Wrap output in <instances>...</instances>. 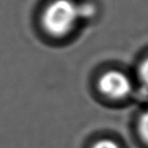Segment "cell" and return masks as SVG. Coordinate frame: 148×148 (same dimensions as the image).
I'll list each match as a JSON object with an SVG mask.
<instances>
[{
  "label": "cell",
  "mask_w": 148,
  "mask_h": 148,
  "mask_svg": "<svg viewBox=\"0 0 148 148\" xmlns=\"http://www.w3.org/2000/svg\"><path fill=\"white\" fill-rule=\"evenodd\" d=\"M79 3V12H80L81 23L85 21H89L90 18L95 16L97 14V6L95 3L89 2V1H83Z\"/></svg>",
  "instance_id": "3957f363"
},
{
  "label": "cell",
  "mask_w": 148,
  "mask_h": 148,
  "mask_svg": "<svg viewBox=\"0 0 148 148\" xmlns=\"http://www.w3.org/2000/svg\"><path fill=\"white\" fill-rule=\"evenodd\" d=\"M139 76L144 84L148 86V57H146L140 64Z\"/></svg>",
  "instance_id": "8992f818"
},
{
  "label": "cell",
  "mask_w": 148,
  "mask_h": 148,
  "mask_svg": "<svg viewBox=\"0 0 148 148\" xmlns=\"http://www.w3.org/2000/svg\"><path fill=\"white\" fill-rule=\"evenodd\" d=\"M138 133L141 139L148 144V111L144 112L138 121Z\"/></svg>",
  "instance_id": "277c9868"
},
{
  "label": "cell",
  "mask_w": 148,
  "mask_h": 148,
  "mask_svg": "<svg viewBox=\"0 0 148 148\" xmlns=\"http://www.w3.org/2000/svg\"><path fill=\"white\" fill-rule=\"evenodd\" d=\"M80 23L79 3L75 0H49L40 13L42 31L52 40L67 39Z\"/></svg>",
  "instance_id": "6da1fadb"
},
{
  "label": "cell",
  "mask_w": 148,
  "mask_h": 148,
  "mask_svg": "<svg viewBox=\"0 0 148 148\" xmlns=\"http://www.w3.org/2000/svg\"><path fill=\"white\" fill-rule=\"evenodd\" d=\"M97 87L103 97L111 101L125 99L132 92V81L127 74L120 70L110 69L97 78Z\"/></svg>",
  "instance_id": "7a4b0ae2"
},
{
  "label": "cell",
  "mask_w": 148,
  "mask_h": 148,
  "mask_svg": "<svg viewBox=\"0 0 148 148\" xmlns=\"http://www.w3.org/2000/svg\"><path fill=\"white\" fill-rule=\"evenodd\" d=\"M89 148H122L118 142L111 138H101L95 141Z\"/></svg>",
  "instance_id": "5b68a950"
}]
</instances>
